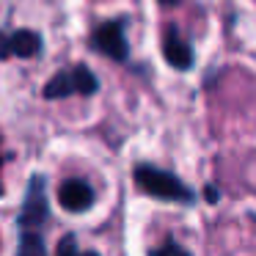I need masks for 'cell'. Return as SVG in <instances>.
I'll use <instances>...</instances> for the list:
<instances>
[{
  "label": "cell",
  "instance_id": "obj_1",
  "mask_svg": "<svg viewBox=\"0 0 256 256\" xmlns=\"http://www.w3.org/2000/svg\"><path fill=\"white\" fill-rule=\"evenodd\" d=\"M132 179L138 184V190L154 196V198H166V201H182V204H193L196 193L171 171H160L154 166H138L132 171Z\"/></svg>",
  "mask_w": 256,
  "mask_h": 256
},
{
  "label": "cell",
  "instance_id": "obj_2",
  "mask_svg": "<svg viewBox=\"0 0 256 256\" xmlns=\"http://www.w3.org/2000/svg\"><path fill=\"white\" fill-rule=\"evenodd\" d=\"M91 42L96 44V50L102 56L113 58V61H127L130 56V42L127 34H124V20H113V22H105L94 30Z\"/></svg>",
  "mask_w": 256,
  "mask_h": 256
},
{
  "label": "cell",
  "instance_id": "obj_3",
  "mask_svg": "<svg viewBox=\"0 0 256 256\" xmlns=\"http://www.w3.org/2000/svg\"><path fill=\"white\" fill-rule=\"evenodd\" d=\"M47 215H50V206H47V196H44V179L36 174L30 179L25 206L20 212V226H39V223L47 220Z\"/></svg>",
  "mask_w": 256,
  "mask_h": 256
},
{
  "label": "cell",
  "instance_id": "obj_4",
  "mask_svg": "<svg viewBox=\"0 0 256 256\" xmlns=\"http://www.w3.org/2000/svg\"><path fill=\"white\" fill-rule=\"evenodd\" d=\"M162 56H166V61L171 64L174 69H179V72H188L190 66H193L196 56H193V47L188 44V42L182 39V36L176 34V28H168L166 30V42H162Z\"/></svg>",
  "mask_w": 256,
  "mask_h": 256
},
{
  "label": "cell",
  "instance_id": "obj_5",
  "mask_svg": "<svg viewBox=\"0 0 256 256\" xmlns=\"http://www.w3.org/2000/svg\"><path fill=\"white\" fill-rule=\"evenodd\" d=\"M58 201H61V206L69 212H86L94 204V190H91L83 179H66V182L58 188Z\"/></svg>",
  "mask_w": 256,
  "mask_h": 256
},
{
  "label": "cell",
  "instance_id": "obj_6",
  "mask_svg": "<svg viewBox=\"0 0 256 256\" xmlns=\"http://www.w3.org/2000/svg\"><path fill=\"white\" fill-rule=\"evenodd\" d=\"M42 50V36L34 30H17L12 34V56L20 58H34Z\"/></svg>",
  "mask_w": 256,
  "mask_h": 256
},
{
  "label": "cell",
  "instance_id": "obj_7",
  "mask_svg": "<svg viewBox=\"0 0 256 256\" xmlns=\"http://www.w3.org/2000/svg\"><path fill=\"white\" fill-rule=\"evenodd\" d=\"M69 72H72V86H74V91H78V94H83V96L96 94V88H100V80L94 78V72H88V66H86V64L69 69Z\"/></svg>",
  "mask_w": 256,
  "mask_h": 256
},
{
  "label": "cell",
  "instance_id": "obj_8",
  "mask_svg": "<svg viewBox=\"0 0 256 256\" xmlns=\"http://www.w3.org/2000/svg\"><path fill=\"white\" fill-rule=\"evenodd\" d=\"M74 91V86H72V72H58L56 78L50 80V83L44 86V96L47 100H64V96H69Z\"/></svg>",
  "mask_w": 256,
  "mask_h": 256
},
{
  "label": "cell",
  "instance_id": "obj_9",
  "mask_svg": "<svg viewBox=\"0 0 256 256\" xmlns=\"http://www.w3.org/2000/svg\"><path fill=\"white\" fill-rule=\"evenodd\" d=\"M17 256H47V245L42 240V234H22L20 237V248H17Z\"/></svg>",
  "mask_w": 256,
  "mask_h": 256
},
{
  "label": "cell",
  "instance_id": "obj_10",
  "mask_svg": "<svg viewBox=\"0 0 256 256\" xmlns=\"http://www.w3.org/2000/svg\"><path fill=\"white\" fill-rule=\"evenodd\" d=\"M56 256H100V254H96V250H80L78 237H74V234H64L58 248H56Z\"/></svg>",
  "mask_w": 256,
  "mask_h": 256
},
{
  "label": "cell",
  "instance_id": "obj_11",
  "mask_svg": "<svg viewBox=\"0 0 256 256\" xmlns=\"http://www.w3.org/2000/svg\"><path fill=\"white\" fill-rule=\"evenodd\" d=\"M149 256H193V254H190L188 248H182V245H179L176 240L168 237L166 242H162V248H154Z\"/></svg>",
  "mask_w": 256,
  "mask_h": 256
},
{
  "label": "cell",
  "instance_id": "obj_12",
  "mask_svg": "<svg viewBox=\"0 0 256 256\" xmlns=\"http://www.w3.org/2000/svg\"><path fill=\"white\" fill-rule=\"evenodd\" d=\"M8 56H12V36H6L3 30H0V61L8 58Z\"/></svg>",
  "mask_w": 256,
  "mask_h": 256
},
{
  "label": "cell",
  "instance_id": "obj_13",
  "mask_svg": "<svg viewBox=\"0 0 256 256\" xmlns=\"http://www.w3.org/2000/svg\"><path fill=\"white\" fill-rule=\"evenodd\" d=\"M206 198L215 204V201H218V188H206Z\"/></svg>",
  "mask_w": 256,
  "mask_h": 256
},
{
  "label": "cell",
  "instance_id": "obj_14",
  "mask_svg": "<svg viewBox=\"0 0 256 256\" xmlns=\"http://www.w3.org/2000/svg\"><path fill=\"white\" fill-rule=\"evenodd\" d=\"M157 3H160V6H176L179 0H157Z\"/></svg>",
  "mask_w": 256,
  "mask_h": 256
},
{
  "label": "cell",
  "instance_id": "obj_15",
  "mask_svg": "<svg viewBox=\"0 0 256 256\" xmlns=\"http://www.w3.org/2000/svg\"><path fill=\"white\" fill-rule=\"evenodd\" d=\"M0 166H3V157H0Z\"/></svg>",
  "mask_w": 256,
  "mask_h": 256
}]
</instances>
